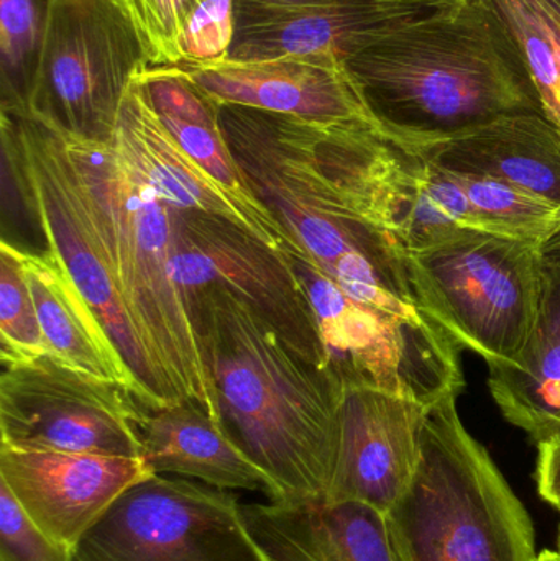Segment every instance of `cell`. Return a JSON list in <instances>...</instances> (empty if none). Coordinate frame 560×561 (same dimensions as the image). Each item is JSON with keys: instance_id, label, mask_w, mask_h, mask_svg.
I'll list each match as a JSON object with an SVG mask.
<instances>
[{"instance_id": "1", "label": "cell", "mask_w": 560, "mask_h": 561, "mask_svg": "<svg viewBox=\"0 0 560 561\" xmlns=\"http://www.w3.org/2000/svg\"><path fill=\"white\" fill-rule=\"evenodd\" d=\"M187 299L220 417L272 480L273 503H325L344 389L227 287L210 284Z\"/></svg>"}, {"instance_id": "33", "label": "cell", "mask_w": 560, "mask_h": 561, "mask_svg": "<svg viewBox=\"0 0 560 561\" xmlns=\"http://www.w3.org/2000/svg\"><path fill=\"white\" fill-rule=\"evenodd\" d=\"M558 550L560 552V524H559V530H558Z\"/></svg>"}, {"instance_id": "12", "label": "cell", "mask_w": 560, "mask_h": 561, "mask_svg": "<svg viewBox=\"0 0 560 561\" xmlns=\"http://www.w3.org/2000/svg\"><path fill=\"white\" fill-rule=\"evenodd\" d=\"M447 7L421 0H341L279 7L236 0L232 61L302 58L341 62L408 23Z\"/></svg>"}, {"instance_id": "14", "label": "cell", "mask_w": 560, "mask_h": 561, "mask_svg": "<svg viewBox=\"0 0 560 561\" xmlns=\"http://www.w3.org/2000/svg\"><path fill=\"white\" fill-rule=\"evenodd\" d=\"M180 66L220 104L312 121H361L377 125L341 62L302 58L222 59L184 61Z\"/></svg>"}, {"instance_id": "29", "label": "cell", "mask_w": 560, "mask_h": 561, "mask_svg": "<svg viewBox=\"0 0 560 561\" xmlns=\"http://www.w3.org/2000/svg\"><path fill=\"white\" fill-rule=\"evenodd\" d=\"M536 484L539 496L560 513V438L538 445Z\"/></svg>"}, {"instance_id": "15", "label": "cell", "mask_w": 560, "mask_h": 561, "mask_svg": "<svg viewBox=\"0 0 560 561\" xmlns=\"http://www.w3.org/2000/svg\"><path fill=\"white\" fill-rule=\"evenodd\" d=\"M112 145L168 206L229 220L283 252L273 237L171 137L140 76L125 92Z\"/></svg>"}, {"instance_id": "22", "label": "cell", "mask_w": 560, "mask_h": 561, "mask_svg": "<svg viewBox=\"0 0 560 561\" xmlns=\"http://www.w3.org/2000/svg\"><path fill=\"white\" fill-rule=\"evenodd\" d=\"M512 30L546 117L560 128V0H490Z\"/></svg>"}, {"instance_id": "8", "label": "cell", "mask_w": 560, "mask_h": 561, "mask_svg": "<svg viewBox=\"0 0 560 561\" xmlns=\"http://www.w3.org/2000/svg\"><path fill=\"white\" fill-rule=\"evenodd\" d=\"M232 493L153 474L125 491L79 542L75 561H272Z\"/></svg>"}, {"instance_id": "30", "label": "cell", "mask_w": 560, "mask_h": 561, "mask_svg": "<svg viewBox=\"0 0 560 561\" xmlns=\"http://www.w3.org/2000/svg\"><path fill=\"white\" fill-rule=\"evenodd\" d=\"M253 2L268 3L279 7H309L322 5V3L341 2V0H253Z\"/></svg>"}, {"instance_id": "27", "label": "cell", "mask_w": 560, "mask_h": 561, "mask_svg": "<svg viewBox=\"0 0 560 561\" xmlns=\"http://www.w3.org/2000/svg\"><path fill=\"white\" fill-rule=\"evenodd\" d=\"M0 561H75L71 552L35 526L3 483H0Z\"/></svg>"}, {"instance_id": "25", "label": "cell", "mask_w": 560, "mask_h": 561, "mask_svg": "<svg viewBox=\"0 0 560 561\" xmlns=\"http://www.w3.org/2000/svg\"><path fill=\"white\" fill-rule=\"evenodd\" d=\"M0 339L3 365L49 355L19 247L5 239L0 243Z\"/></svg>"}, {"instance_id": "21", "label": "cell", "mask_w": 560, "mask_h": 561, "mask_svg": "<svg viewBox=\"0 0 560 561\" xmlns=\"http://www.w3.org/2000/svg\"><path fill=\"white\" fill-rule=\"evenodd\" d=\"M49 355L76 371L117 382L144 401L134 373L114 339L58 260L19 249ZM144 405V404H141Z\"/></svg>"}, {"instance_id": "2", "label": "cell", "mask_w": 560, "mask_h": 561, "mask_svg": "<svg viewBox=\"0 0 560 561\" xmlns=\"http://www.w3.org/2000/svg\"><path fill=\"white\" fill-rule=\"evenodd\" d=\"M378 128L431 141L512 114H545L522 49L490 0L408 23L344 61Z\"/></svg>"}, {"instance_id": "20", "label": "cell", "mask_w": 560, "mask_h": 561, "mask_svg": "<svg viewBox=\"0 0 560 561\" xmlns=\"http://www.w3.org/2000/svg\"><path fill=\"white\" fill-rule=\"evenodd\" d=\"M542 296L518 362L490 368L489 388L503 417L536 444L560 437V229L545 240Z\"/></svg>"}, {"instance_id": "19", "label": "cell", "mask_w": 560, "mask_h": 561, "mask_svg": "<svg viewBox=\"0 0 560 561\" xmlns=\"http://www.w3.org/2000/svg\"><path fill=\"white\" fill-rule=\"evenodd\" d=\"M137 427L144 460L155 474H180L219 490L262 491L270 501L275 497L265 471L237 445L224 422L197 402L145 409Z\"/></svg>"}, {"instance_id": "17", "label": "cell", "mask_w": 560, "mask_h": 561, "mask_svg": "<svg viewBox=\"0 0 560 561\" xmlns=\"http://www.w3.org/2000/svg\"><path fill=\"white\" fill-rule=\"evenodd\" d=\"M240 511L272 561H400L387 514L367 504L270 501Z\"/></svg>"}, {"instance_id": "26", "label": "cell", "mask_w": 560, "mask_h": 561, "mask_svg": "<svg viewBox=\"0 0 560 561\" xmlns=\"http://www.w3.org/2000/svg\"><path fill=\"white\" fill-rule=\"evenodd\" d=\"M134 23L150 66L183 62V36L203 0H118Z\"/></svg>"}, {"instance_id": "7", "label": "cell", "mask_w": 560, "mask_h": 561, "mask_svg": "<svg viewBox=\"0 0 560 561\" xmlns=\"http://www.w3.org/2000/svg\"><path fill=\"white\" fill-rule=\"evenodd\" d=\"M148 68L118 0H46L25 115L71 137L108 144L125 92Z\"/></svg>"}, {"instance_id": "28", "label": "cell", "mask_w": 560, "mask_h": 561, "mask_svg": "<svg viewBox=\"0 0 560 561\" xmlns=\"http://www.w3.org/2000/svg\"><path fill=\"white\" fill-rule=\"evenodd\" d=\"M236 33V0H203L183 36V62L229 58Z\"/></svg>"}, {"instance_id": "24", "label": "cell", "mask_w": 560, "mask_h": 561, "mask_svg": "<svg viewBox=\"0 0 560 561\" xmlns=\"http://www.w3.org/2000/svg\"><path fill=\"white\" fill-rule=\"evenodd\" d=\"M46 0H0L2 112L25 115L45 26Z\"/></svg>"}, {"instance_id": "10", "label": "cell", "mask_w": 560, "mask_h": 561, "mask_svg": "<svg viewBox=\"0 0 560 561\" xmlns=\"http://www.w3.org/2000/svg\"><path fill=\"white\" fill-rule=\"evenodd\" d=\"M171 207V206H170ZM174 273L184 293L227 287L268 322L289 348L322 371L329 358L308 289L293 256L226 219L171 207Z\"/></svg>"}, {"instance_id": "13", "label": "cell", "mask_w": 560, "mask_h": 561, "mask_svg": "<svg viewBox=\"0 0 560 561\" xmlns=\"http://www.w3.org/2000/svg\"><path fill=\"white\" fill-rule=\"evenodd\" d=\"M153 474L144 458L0 445V483L38 529L71 553L125 491Z\"/></svg>"}, {"instance_id": "34", "label": "cell", "mask_w": 560, "mask_h": 561, "mask_svg": "<svg viewBox=\"0 0 560 561\" xmlns=\"http://www.w3.org/2000/svg\"><path fill=\"white\" fill-rule=\"evenodd\" d=\"M560 438V437H559Z\"/></svg>"}, {"instance_id": "6", "label": "cell", "mask_w": 560, "mask_h": 561, "mask_svg": "<svg viewBox=\"0 0 560 561\" xmlns=\"http://www.w3.org/2000/svg\"><path fill=\"white\" fill-rule=\"evenodd\" d=\"M541 245L462 227L408 253L424 312L489 369L515 365L541 306Z\"/></svg>"}, {"instance_id": "4", "label": "cell", "mask_w": 560, "mask_h": 561, "mask_svg": "<svg viewBox=\"0 0 560 561\" xmlns=\"http://www.w3.org/2000/svg\"><path fill=\"white\" fill-rule=\"evenodd\" d=\"M459 394L427 409L423 457L387 513L400 561H536V533L487 448L457 411Z\"/></svg>"}, {"instance_id": "5", "label": "cell", "mask_w": 560, "mask_h": 561, "mask_svg": "<svg viewBox=\"0 0 560 561\" xmlns=\"http://www.w3.org/2000/svg\"><path fill=\"white\" fill-rule=\"evenodd\" d=\"M2 163L38 224L46 250L75 280L134 373L144 408L155 411L183 401L135 332L111 243L62 135L38 118L2 112Z\"/></svg>"}, {"instance_id": "11", "label": "cell", "mask_w": 560, "mask_h": 561, "mask_svg": "<svg viewBox=\"0 0 560 561\" xmlns=\"http://www.w3.org/2000/svg\"><path fill=\"white\" fill-rule=\"evenodd\" d=\"M430 405L374 388H345L325 503H361L387 514L413 483Z\"/></svg>"}, {"instance_id": "3", "label": "cell", "mask_w": 560, "mask_h": 561, "mask_svg": "<svg viewBox=\"0 0 560 561\" xmlns=\"http://www.w3.org/2000/svg\"><path fill=\"white\" fill-rule=\"evenodd\" d=\"M59 134L111 243L115 276L135 332L180 398L197 402L222 421L190 299L174 273L171 207L132 170L112 141Z\"/></svg>"}, {"instance_id": "9", "label": "cell", "mask_w": 560, "mask_h": 561, "mask_svg": "<svg viewBox=\"0 0 560 561\" xmlns=\"http://www.w3.org/2000/svg\"><path fill=\"white\" fill-rule=\"evenodd\" d=\"M3 366L2 447L144 458L137 424L145 408L124 386L52 355Z\"/></svg>"}, {"instance_id": "16", "label": "cell", "mask_w": 560, "mask_h": 561, "mask_svg": "<svg viewBox=\"0 0 560 561\" xmlns=\"http://www.w3.org/2000/svg\"><path fill=\"white\" fill-rule=\"evenodd\" d=\"M404 144L444 170L502 181L560 209V128L545 114L505 115L441 140Z\"/></svg>"}, {"instance_id": "23", "label": "cell", "mask_w": 560, "mask_h": 561, "mask_svg": "<svg viewBox=\"0 0 560 561\" xmlns=\"http://www.w3.org/2000/svg\"><path fill=\"white\" fill-rule=\"evenodd\" d=\"M453 174L472 206L477 229L539 243L560 229L558 207L502 181Z\"/></svg>"}, {"instance_id": "31", "label": "cell", "mask_w": 560, "mask_h": 561, "mask_svg": "<svg viewBox=\"0 0 560 561\" xmlns=\"http://www.w3.org/2000/svg\"><path fill=\"white\" fill-rule=\"evenodd\" d=\"M536 561H560L559 550H542L538 553V560Z\"/></svg>"}, {"instance_id": "32", "label": "cell", "mask_w": 560, "mask_h": 561, "mask_svg": "<svg viewBox=\"0 0 560 561\" xmlns=\"http://www.w3.org/2000/svg\"><path fill=\"white\" fill-rule=\"evenodd\" d=\"M421 2L434 3V5L441 7H454L460 5V3L467 2V0H421Z\"/></svg>"}, {"instance_id": "18", "label": "cell", "mask_w": 560, "mask_h": 561, "mask_svg": "<svg viewBox=\"0 0 560 561\" xmlns=\"http://www.w3.org/2000/svg\"><path fill=\"white\" fill-rule=\"evenodd\" d=\"M145 91L164 128L270 236L283 252L315 262L255 196L224 134L222 104L180 65L150 66L140 75Z\"/></svg>"}]
</instances>
